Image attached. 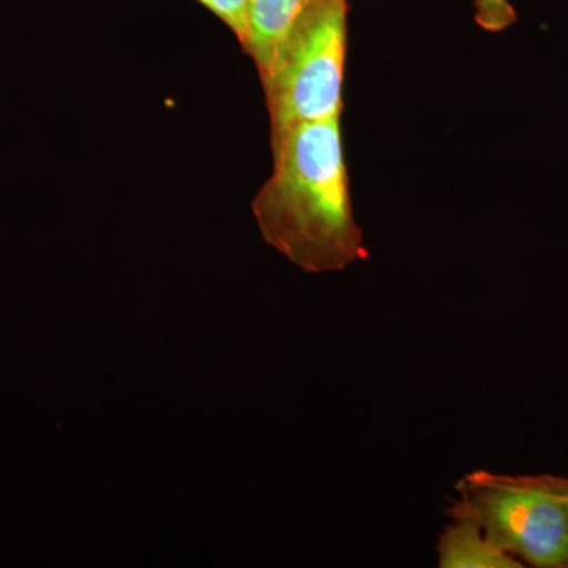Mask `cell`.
Returning <instances> with one entry per match:
<instances>
[{
  "label": "cell",
  "mask_w": 568,
  "mask_h": 568,
  "mask_svg": "<svg viewBox=\"0 0 568 568\" xmlns=\"http://www.w3.org/2000/svg\"><path fill=\"white\" fill-rule=\"evenodd\" d=\"M272 152L274 170L252 203L264 241L308 274L365 261L339 119L298 123L272 141Z\"/></svg>",
  "instance_id": "6da1fadb"
},
{
  "label": "cell",
  "mask_w": 568,
  "mask_h": 568,
  "mask_svg": "<svg viewBox=\"0 0 568 568\" xmlns=\"http://www.w3.org/2000/svg\"><path fill=\"white\" fill-rule=\"evenodd\" d=\"M346 51L347 0H315L261 77L271 141L298 123L342 118Z\"/></svg>",
  "instance_id": "7a4b0ae2"
},
{
  "label": "cell",
  "mask_w": 568,
  "mask_h": 568,
  "mask_svg": "<svg viewBox=\"0 0 568 568\" xmlns=\"http://www.w3.org/2000/svg\"><path fill=\"white\" fill-rule=\"evenodd\" d=\"M452 519H469L518 560L538 568H568V503L555 477L467 474L458 484Z\"/></svg>",
  "instance_id": "3957f363"
},
{
  "label": "cell",
  "mask_w": 568,
  "mask_h": 568,
  "mask_svg": "<svg viewBox=\"0 0 568 568\" xmlns=\"http://www.w3.org/2000/svg\"><path fill=\"white\" fill-rule=\"evenodd\" d=\"M315 0H250L248 39L244 48L263 77L280 44Z\"/></svg>",
  "instance_id": "277c9868"
},
{
  "label": "cell",
  "mask_w": 568,
  "mask_h": 568,
  "mask_svg": "<svg viewBox=\"0 0 568 568\" xmlns=\"http://www.w3.org/2000/svg\"><path fill=\"white\" fill-rule=\"evenodd\" d=\"M440 568H519L523 564L493 544L469 519H454L437 545Z\"/></svg>",
  "instance_id": "5b68a950"
},
{
  "label": "cell",
  "mask_w": 568,
  "mask_h": 568,
  "mask_svg": "<svg viewBox=\"0 0 568 568\" xmlns=\"http://www.w3.org/2000/svg\"><path fill=\"white\" fill-rule=\"evenodd\" d=\"M234 33L242 50L248 39L250 0H196Z\"/></svg>",
  "instance_id": "8992f818"
},
{
  "label": "cell",
  "mask_w": 568,
  "mask_h": 568,
  "mask_svg": "<svg viewBox=\"0 0 568 568\" xmlns=\"http://www.w3.org/2000/svg\"><path fill=\"white\" fill-rule=\"evenodd\" d=\"M476 21L484 31L500 32L517 22V11L510 0H474Z\"/></svg>",
  "instance_id": "52a82bcc"
},
{
  "label": "cell",
  "mask_w": 568,
  "mask_h": 568,
  "mask_svg": "<svg viewBox=\"0 0 568 568\" xmlns=\"http://www.w3.org/2000/svg\"><path fill=\"white\" fill-rule=\"evenodd\" d=\"M556 487L559 488V491L562 493L564 497L568 503V478L555 477Z\"/></svg>",
  "instance_id": "ba28073f"
}]
</instances>
